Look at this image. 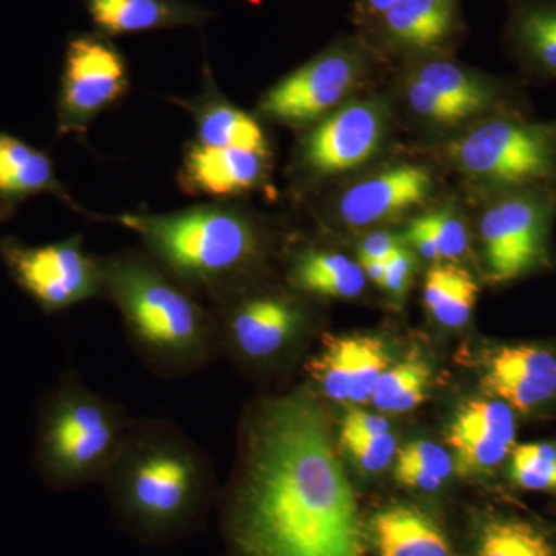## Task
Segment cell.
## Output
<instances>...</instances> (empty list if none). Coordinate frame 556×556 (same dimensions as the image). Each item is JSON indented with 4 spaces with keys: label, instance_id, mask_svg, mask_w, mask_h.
<instances>
[{
    "label": "cell",
    "instance_id": "cell-23",
    "mask_svg": "<svg viewBox=\"0 0 556 556\" xmlns=\"http://www.w3.org/2000/svg\"><path fill=\"white\" fill-rule=\"evenodd\" d=\"M380 556H452L447 538L424 511L394 506L371 521Z\"/></svg>",
    "mask_w": 556,
    "mask_h": 556
},
{
    "label": "cell",
    "instance_id": "cell-34",
    "mask_svg": "<svg viewBox=\"0 0 556 556\" xmlns=\"http://www.w3.org/2000/svg\"><path fill=\"white\" fill-rule=\"evenodd\" d=\"M413 274H415V257L407 248L402 247L387 260L382 288L394 298H401L412 283Z\"/></svg>",
    "mask_w": 556,
    "mask_h": 556
},
{
    "label": "cell",
    "instance_id": "cell-9",
    "mask_svg": "<svg viewBox=\"0 0 556 556\" xmlns=\"http://www.w3.org/2000/svg\"><path fill=\"white\" fill-rule=\"evenodd\" d=\"M556 215V190L496 193L479 219L486 280L510 283L548 265V237Z\"/></svg>",
    "mask_w": 556,
    "mask_h": 556
},
{
    "label": "cell",
    "instance_id": "cell-18",
    "mask_svg": "<svg viewBox=\"0 0 556 556\" xmlns=\"http://www.w3.org/2000/svg\"><path fill=\"white\" fill-rule=\"evenodd\" d=\"M40 193H51L76 207L58 179L49 153L0 130V223L10 222L25 201Z\"/></svg>",
    "mask_w": 556,
    "mask_h": 556
},
{
    "label": "cell",
    "instance_id": "cell-40",
    "mask_svg": "<svg viewBox=\"0 0 556 556\" xmlns=\"http://www.w3.org/2000/svg\"><path fill=\"white\" fill-rule=\"evenodd\" d=\"M364 269L365 277L369 278L372 283L382 288L383 277H386L387 262H358Z\"/></svg>",
    "mask_w": 556,
    "mask_h": 556
},
{
    "label": "cell",
    "instance_id": "cell-24",
    "mask_svg": "<svg viewBox=\"0 0 556 556\" xmlns=\"http://www.w3.org/2000/svg\"><path fill=\"white\" fill-rule=\"evenodd\" d=\"M197 126V144L206 148L269 150L258 121L211 93L190 105Z\"/></svg>",
    "mask_w": 556,
    "mask_h": 556
},
{
    "label": "cell",
    "instance_id": "cell-2",
    "mask_svg": "<svg viewBox=\"0 0 556 556\" xmlns=\"http://www.w3.org/2000/svg\"><path fill=\"white\" fill-rule=\"evenodd\" d=\"M101 485L116 526L146 547L199 535L222 493L211 455L163 417H131Z\"/></svg>",
    "mask_w": 556,
    "mask_h": 556
},
{
    "label": "cell",
    "instance_id": "cell-36",
    "mask_svg": "<svg viewBox=\"0 0 556 556\" xmlns=\"http://www.w3.org/2000/svg\"><path fill=\"white\" fill-rule=\"evenodd\" d=\"M390 431V424L383 416L372 415L364 409H350L340 422V433L372 437Z\"/></svg>",
    "mask_w": 556,
    "mask_h": 556
},
{
    "label": "cell",
    "instance_id": "cell-6",
    "mask_svg": "<svg viewBox=\"0 0 556 556\" xmlns=\"http://www.w3.org/2000/svg\"><path fill=\"white\" fill-rule=\"evenodd\" d=\"M460 170L496 193L556 190V121L496 113L450 148Z\"/></svg>",
    "mask_w": 556,
    "mask_h": 556
},
{
    "label": "cell",
    "instance_id": "cell-8",
    "mask_svg": "<svg viewBox=\"0 0 556 556\" xmlns=\"http://www.w3.org/2000/svg\"><path fill=\"white\" fill-rule=\"evenodd\" d=\"M0 260L13 283L46 316L104 298L101 260L87 252L83 236L46 244L5 236L0 239Z\"/></svg>",
    "mask_w": 556,
    "mask_h": 556
},
{
    "label": "cell",
    "instance_id": "cell-25",
    "mask_svg": "<svg viewBox=\"0 0 556 556\" xmlns=\"http://www.w3.org/2000/svg\"><path fill=\"white\" fill-rule=\"evenodd\" d=\"M478 294L477 281L459 266L437 265L427 273L424 303L444 327H464L473 314Z\"/></svg>",
    "mask_w": 556,
    "mask_h": 556
},
{
    "label": "cell",
    "instance_id": "cell-31",
    "mask_svg": "<svg viewBox=\"0 0 556 556\" xmlns=\"http://www.w3.org/2000/svg\"><path fill=\"white\" fill-rule=\"evenodd\" d=\"M339 442L354 463L369 473L383 470L390 466L396 453V438L388 433L358 437V434L340 433Z\"/></svg>",
    "mask_w": 556,
    "mask_h": 556
},
{
    "label": "cell",
    "instance_id": "cell-28",
    "mask_svg": "<svg viewBox=\"0 0 556 556\" xmlns=\"http://www.w3.org/2000/svg\"><path fill=\"white\" fill-rule=\"evenodd\" d=\"M477 556H555L554 546L530 522L496 518L482 527Z\"/></svg>",
    "mask_w": 556,
    "mask_h": 556
},
{
    "label": "cell",
    "instance_id": "cell-13",
    "mask_svg": "<svg viewBox=\"0 0 556 556\" xmlns=\"http://www.w3.org/2000/svg\"><path fill=\"white\" fill-rule=\"evenodd\" d=\"M386 131L379 104L353 102L327 116L302 144L303 166L317 175H338L356 169L378 152Z\"/></svg>",
    "mask_w": 556,
    "mask_h": 556
},
{
    "label": "cell",
    "instance_id": "cell-29",
    "mask_svg": "<svg viewBox=\"0 0 556 556\" xmlns=\"http://www.w3.org/2000/svg\"><path fill=\"white\" fill-rule=\"evenodd\" d=\"M353 375H351L350 401L353 404H364L371 399L380 376L390 368L391 356L386 343L372 336H354Z\"/></svg>",
    "mask_w": 556,
    "mask_h": 556
},
{
    "label": "cell",
    "instance_id": "cell-39",
    "mask_svg": "<svg viewBox=\"0 0 556 556\" xmlns=\"http://www.w3.org/2000/svg\"><path fill=\"white\" fill-rule=\"evenodd\" d=\"M399 2L401 0H358L357 11L367 21L378 20L396 7Z\"/></svg>",
    "mask_w": 556,
    "mask_h": 556
},
{
    "label": "cell",
    "instance_id": "cell-26",
    "mask_svg": "<svg viewBox=\"0 0 556 556\" xmlns=\"http://www.w3.org/2000/svg\"><path fill=\"white\" fill-rule=\"evenodd\" d=\"M354 336H324L318 353L303 365L311 382L332 402L350 401L351 375H353Z\"/></svg>",
    "mask_w": 556,
    "mask_h": 556
},
{
    "label": "cell",
    "instance_id": "cell-32",
    "mask_svg": "<svg viewBox=\"0 0 556 556\" xmlns=\"http://www.w3.org/2000/svg\"><path fill=\"white\" fill-rule=\"evenodd\" d=\"M431 236L437 241L442 258L457 260L464 257L468 248L466 226L455 214L448 211L431 212L422 215Z\"/></svg>",
    "mask_w": 556,
    "mask_h": 556
},
{
    "label": "cell",
    "instance_id": "cell-12",
    "mask_svg": "<svg viewBox=\"0 0 556 556\" xmlns=\"http://www.w3.org/2000/svg\"><path fill=\"white\" fill-rule=\"evenodd\" d=\"M407 101L420 118L441 126L508 113L506 97L495 86L466 68L445 60L422 62L408 78Z\"/></svg>",
    "mask_w": 556,
    "mask_h": 556
},
{
    "label": "cell",
    "instance_id": "cell-38",
    "mask_svg": "<svg viewBox=\"0 0 556 556\" xmlns=\"http://www.w3.org/2000/svg\"><path fill=\"white\" fill-rule=\"evenodd\" d=\"M394 478H396L401 484L412 486V489L427 490V492L437 490L442 485L441 479L427 473L422 468L412 466V464L401 463V460H396Z\"/></svg>",
    "mask_w": 556,
    "mask_h": 556
},
{
    "label": "cell",
    "instance_id": "cell-7",
    "mask_svg": "<svg viewBox=\"0 0 556 556\" xmlns=\"http://www.w3.org/2000/svg\"><path fill=\"white\" fill-rule=\"evenodd\" d=\"M252 278L215 295L207 306L217 331L219 356L262 371L287 362L298 351L309 317L294 295L251 287Z\"/></svg>",
    "mask_w": 556,
    "mask_h": 556
},
{
    "label": "cell",
    "instance_id": "cell-4",
    "mask_svg": "<svg viewBox=\"0 0 556 556\" xmlns=\"http://www.w3.org/2000/svg\"><path fill=\"white\" fill-rule=\"evenodd\" d=\"M141 239L142 251L199 299L211 300L257 276L265 230L237 207L203 204L172 214H124L109 222Z\"/></svg>",
    "mask_w": 556,
    "mask_h": 556
},
{
    "label": "cell",
    "instance_id": "cell-19",
    "mask_svg": "<svg viewBox=\"0 0 556 556\" xmlns=\"http://www.w3.org/2000/svg\"><path fill=\"white\" fill-rule=\"evenodd\" d=\"M369 22L387 46L430 53L444 49L459 33V0H401Z\"/></svg>",
    "mask_w": 556,
    "mask_h": 556
},
{
    "label": "cell",
    "instance_id": "cell-22",
    "mask_svg": "<svg viewBox=\"0 0 556 556\" xmlns=\"http://www.w3.org/2000/svg\"><path fill=\"white\" fill-rule=\"evenodd\" d=\"M287 278L292 291L324 299L358 298L367 285L361 263L339 252L318 249L295 252Z\"/></svg>",
    "mask_w": 556,
    "mask_h": 556
},
{
    "label": "cell",
    "instance_id": "cell-10",
    "mask_svg": "<svg viewBox=\"0 0 556 556\" xmlns=\"http://www.w3.org/2000/svg\"><path fill=\"white\" fill-rule=\"evenodd\" d=\"M129 90V65L101 33H76L65 47L56 137L83 135L101 113L115 108Z\"/></svg>",
    "mask_w": 556,
    "mask_h": 556
},
{
    "label": "cell",
    "instance_id": "cell-37",
    "mask_svg": "<svg viewBox=\"0 0 556 556\" xmlns=\"http://www.w3.org/2000/svg\"><path fill=\"white\" fill-rule=\"evenodd\" d=\"M405 240H407L424 258L428 260V262L437 263L439 260H442L441 252H439L437 247V241H434L433 236H431L424 217L415 219V222L409 225L407 232H405Z\"/></svg>",
    "mask_w": 556,
    "mask_h": 556
},
{
    "label": "cell",
    "instance_id": "cell-21",
    "mask_svg": "<svg viewBox=\"0 0 556 556\" xmlns=\"http://www.w3.org/2000/svg\"><path fill=\"white\" fill-rule=\"evenodd\" d=\"M507 40L530 72L556 79V0H514Z\"/></svg>",
    "mask_w": 556,
    "mask_h": 556
},
{
    "label": "cell",
    "instance_id": "cell-5",
    "mask_svg": "<svg viewBox=\"0 0 556 556\" xmlns=\"http://www.w3.org/2000/svg\"><path fill=\"white\" fill-rule=\"evenodd\" d=\"M130 420L118 402L65 371L36 412L33 467L40 481L54 492L101 484Z\"/></svg>",
    "mask_w": 556,
    "mask_h": 556
},
{
    "label": "cell",
    "instance_id": "cell-3",
    "mask_svg": "<svg viewBox=\"0 0 556 556\" xmlns=\"http://www.w3.org/2000/svg\"><path fill=\"white\" fill-rule=\"evenodd\" d=\"M104 298L113 303L126 338L150 372L185 379L219 357L207 305L160 268L142 249L100 257Z\"/></svg>",
    "mask_w": 556,
    "mask_h": 556
},
{
    "label": "cell",
    "instance_id": "cell-35",
    "mask_svg": "<svg viewBox=\"0 0 556 556\" xmlns=\"http://www.w3.org/2000/svg\"><path fill=\"white\" fill-rule=\"evenodd\" d=\"M402 248V239L394 233L379 230L368 233L358 248V262H387Z\"/></svg>",
    "mask_w": 556,
    "mask_h": 556
},
{
    "label": "cell",
    "instance_id": "cell-1",
    "mask_svg": "<svg viewBox=\"0 0 556 556\" xmlns=\"http://www.w3.org/2000/svg\"><path fill=\"white\" fill-rule=\"evenodd\" d=\"M218 510L228 556H365L356 493L306 388L248 409Z\"/></svg>",
    "mask_w": 556,
    "mask_h": 556
},
{
    "label": "cell",
    "instance_id": "cell-17",
    "mask_svg": "<svg viewBox=\"0 0 556 556\" xmlns=\"http://www.w3.org/2000/svg\"><path fill=\"white\" fill-rule=\"evenodd\" d=\"M481 386L511 409L530 412L556 394V357L538 346L500 348L490 357Z\"/></svg>",
    "mask_w": 556,
    "mask_h": 556
},
{
    "label": "cell",
    "instance_id": "cell-14",
    "mask_svg": "<svg viewBox=\"0 0 556 556\" xmlns=\"http://www.w3.org/2000/svg\"><path fill=\"white\" fill-rule=\"evenodd\" d=\"M445 441L455 453L456 473H482L503 463L514 447V412L503 401L471 399L457 408Z\"/></svg>",
    "mask_w": 556,
    "mask_h": 556
},
{
    "label": "cell",
    "instance_id": "cell-15",
    "mask_svg": "<svg viewBox=\"0 0 556 556\" xmlns=\"http://www.w3.org/2000/svg\"><path fill=\"white\" fill-rule=\"evenodd\" d=\"M433 179L422 167L412 164L390 167L358 181L340 197L339 217L353 228L390 222L424 203Z\"/></svg>",
    "mask_w": 556,
    "mask_h": 556
},
{
    "label": "cell",
    "instance_id": "cell-20",
    "mask_svg": "<svg viewBox=\"0 0 556 556\" xmlns=\"http://www.w3.org/2000/svg\"><path fill=\"white\" fill-rule=\"evenodd\" d=\"M98 33L115 36L178 28L201 27L212 16L189 0H83Z\"/></svg>",
    "mask_w": 556,
    "mask_h": 556
},
{
    "label": "cell",
    "instance_id": "cell-27",
    "mask_svg": "<svg viewBox=\"0 0 556 556\" xmlns=\"http://www.w3.org/2000/svg\"><path fill=\"white\" fill-rule=\"evenodd\" d=\"M431 369L422 358H407L390 367L380 376L371 394L372 404L380 412L407 413L426 401Z\"/></svg>",
    "mask_w": 556,
    "mask_h": 556
},
{
    "label": "cell",
    "instance_id": "cell-33",
    "mask_svg": "<svg viewBox=\"0 0 556 556\" xmlns=\"http://www.w3.org/2000/svg\"><path fill=\"white\" fill-rule=\"evenodd\" d=\"M397 460L422 468L424 471L441 479L442 482L453 471V459L447 450L434 442L424 441V439L405 444L397 452Z\"/></svg>",
    "mask_w": 556,
    "mask_h": 556
},
{
    "label": "cell",
    "instance_id": "cell-11",
    "mask_svg": "<svg viewBox=\"0 0 556 556\" xmlns=\"http://www.w3.org/2000/svg\"><path fill=\"white\" fill-rule=\"evenodd\" d=\"M362 54L338 42L278 80L262 98L260 112L288 126H305L338 108L362 75Z\"/></svg>",
    "mask_w": 556,
    "mask_h": 556
},
{
    "label": "cell",
    "instance_id": "cell-16",
    "mask_svg": "<svg viewBox=\"0 0 556 556\" xmlns=\"http://www.w3.org/2000/svg\"><path fill=\"white\" fill-rule=\"evenodd\" d=\"M268 160L269 150L206 148L192 142L182 159L179 182L193 195H241L262 182Z\"/></svg>",
    "mask_w": 556,
    "mask_h": 556
},
{
    "label": "cell",
    "instance_id": "cell-30",
    "mask_svg": "<svg viewBox=\"0 0 556 556\" xmlns=\"http://www.w3.org/2000/svg\"><path fill=\"white\" fill-rule=\"evenodd\" d=\"M511 478L526 490L556 489V447L548 442L517 445L511 452Z\"/></svg>",
    "mask_w": 556,
    "mask_h": 556
}]
</instances>
